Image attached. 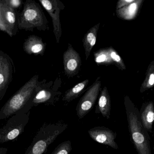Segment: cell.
<instances>
[{"mask_svg":"<svg viewBox=\"0 0 154 154\" xmlns=\"http://www.w3.org/2000/svg\"><path fill=\"white\" fill-rule=\"evenodd\" d=\"M38 75H35L23 86L0 110V120L6 119L18 111L27 108L30 110L32 100L41 82L38 81Z\"/></svg>","mask_w":154,"mask_h":154,"instance_id":"cell-1","label":"cell"},{"mask_svg":"<svg viewBox=\"0 0 154 154\" xmlns=\"http://www.w3.org/2000/svg\"><path fill=\"white\" fill-rule=\"evenodd\" d=\"M125 106L130 137L137 153L152 154L149 134L142 124L139 111L128 100H125Z\"/></svg>","mask_w":154,"mask_h":154,"instance_id":"cell-2","label":"cell"},{"mask_svg":"<svg viewBox=\"0 0 154 154\" xmlns=\"http://www.w3.org/2000/svg\"><path fill=\"white\" fill-rule=\"evenodd\" d=\"M68 127L63 121L45 123L41 127L24 154H43L48 148Z\"/></svg>","mask_w":154,"mask_h":154,"instance_id":"cell-3","label":"cell"},{"mask_svg":"<svg viewBox=\"0 0 154 154\" xmlns=\"http://www.w3.org/2000/svg\"><path fill=\"white\" fill-rule=\"evenodd\" d=\"M18 27L20 30L33 31L48 30L49 22L40 5L32 0H27L22 11L17 16Z\"/></svg>","mask_w":154,"mask_h":154,"instance_id":"cell-4","label":"cell"},{"mask_svg":"<svg viewBox=\"0 0 154 154\" xmlns=\"http://www.w3.org/2000/svg\"><path fill=\"white\" fill-rule=\"evenodd\" d=\"M30 110L23 108L11 116L6 124L0 128V143L15 140L24 132L29 123Z\"/></svg>","mask_w":154,"mask_h":154,"instance_id":"cell-5","label":"cell"},{"mask_svg":"<svg viewBox=\"0 0 154 154\" xmlns=\"http://www.w3.org/2000/svg\"><path fill=\"white\" fill-rule=\"evenodd\" d=\"M100 77H99L78 102L76 111L79 119H82L88 115L94 107L101 91Z\"/></svg>","mask_w":154,"mask_h":154,"instance_id":"cell-6","label":"cell"},{"mask_svg":"<svg viewBox=\"0 0 154 154\" xmlns=\"http://www.w3.org/2000/svg\"><path fill=\"white\" fill-rule=\"evenodd\" d=\"M39 1L51 18L56 42L59 43L62 33L60 13L61 11L65 9V5L60 0H39Z\"/></svg>","mask_w":154,"mask_h":154,"instance_id":"cell-7","label":"cell"},{"mask_svg":"<svg viewBox=\"0 0 154 154\" xmlns=\"http://www.w3.org/2000/svg\"><path fill=\"white\" fill-rule=\"evenodd\" d=\"M42 82L38 87L32 100V107L40 104L46 105H54L59 101L61 93L59 91V86H48Z\"/></svg>","mask_w":154,"mask_h":154,"instance_id":"cell-8","label":"cell"},{"mask_svg":"<svg viewBox=\"0 0 154 154\" xmlns=\"http://www.w3.org/2000/svg\"><path fill=\"white\" fill-rule=\"evenodd\" d=\"M14 68L11 59L0 50V100L5 95L12 80Z\"/></svg>","mask_w":154,"mask_h":154,"instance_id":"cell-9","label":"cell"},{"mask_svg":"<svg viewBox=\"0 0 154 154\" xmlns=\"http://www.w3.org/2000/svg\"><path fill=\"white\" fill-rule=\"evenodd\" d=\"M64 71L68 77H73L79 73L82 65L79 54L69 43L67 49L63 55Z\"/></svg>","mask_w":154,"mask_h":154,"instance_id":"cell-10","label":"cell"},{"mask_svg":"<svg viewBox=\"0 0 154 154\" xmlns=\"http://www.w3.org/2000/svg\"><path fill=\"white\" fill-rule=\"evenodd\" d=\"M1 14L5 32L11 37L15 35L18 28L17 18L14 9L9 5L7 0H1Z\"/></svg>","mask_w":154,"mask_h":154,"instance_id":"cell-11","label":"cell"},{"mask_svg":"<svg viewBox=\"0 0 154 154\" xmlns=\"http://www.w3.org/2000/svg\"><path fill=\"white\" fill-rule=\"evenodd\" d=\"M90 137L100 144L118 149V146L115 142L117 134L110 128L105 127H96L88 131Z\"/></svg>","mask_w":154,"mask_h":154,"instance_id":"cell-12","label":"cell"},{"mask_svg":"<svg viewBox=\"0 0 154 154\" xmlns=\"http://www.w3.org/2000/svg\"><path fill=\"white\" fill-rule=\"evenodd\" d=\"M23 50L29 55H43L46 50V43L42 39L36 35H30L23 43Z\"/></svg>","mask_w":154,"mask_h":154,"instance_id":"cell-13","label":"cell"},{"mask_svg":"<svg viewBox=\"0 0 154 154\" xmlns=\"http://www.w3.org/2000/svg\"><path fill=\"white\" fill-rule=\"evenodd\" d=\"M111 99L107 88L105 86L101 90L98 97L97 105L96 106V114H100L106 119H109L111 111Z\"/></svg>","mask_w":154,"mask_h":154,"instance_id":"cell-14","label":"cell"},{"mask_svg":"<svg viewBox=\"0 0 154 154\" xmlns=\"http://www.w3.org/2000/svg\"><path fill=\"white\" fill-rule=\"evenodd\" d=\"M100 23H98L91 28L86 33L82 39L83 47L85 51L86 60H88L91 52L97 42V33L99 30Z\"/></svg>","mask_w":154,"mask_h":154,"instance_id":"cell-15","label":"cell"},{"mask_svg":"<svg viewBox=\"0 0 154 154\" xmlns=\"http://www.w3.org/2000/svg\"><path fill=\"white\" fill-rule=\"evenodd\" d=\"M140 113L141 122L148 133L152 132L154 123V107L153 104L150 103L142 108Z\"/></svg>","mask_w":154,"mask_h":154,"instance_id":"cell-16","label":"cell"},{"mask_svg":"<svg viewBox=\"0 0 154 154\" xmlns=\"http://www.w3.org/2000/svg\"><path fill=\"white\" fill-rule=\"evenodd\" d=\"M89 82V79L85 80L66 91L62 98V100L69 103L79 97L84 92Z\"/></svg>","mask_w":154,"mask_h":154,"instance_id":"cell-17","label":"cell"},{"mask_svg":"<svg viewBox=\"0 0 154 154\" xmlns=\"http://www.w3.org/2000/svg\"><path fill=\"white\" fill-rule=\"evenodd\" d=\"M94 60L97 66H108L113 64L110 58L107 48L100 49L94 52Z\"/></svg>","mask_w":154,"mask_h":154,"instance_id":"cell-18","label":"cell"},{"mask_svg":"<svg viewBox=\"0 0 154 154\" xmlns=\"http://www.w3.org/2000/svg\"><path fill=\"white\" fill-rule=\"evenodd\" d=\"M72 149L71 142L68 140L59 145L50 154H69Z\"/></svg>","mask_w":154,"mask_h":154,"instance_id":"cell-19","label":"cell"},{"mask_svg":"<svg viewBox=\"0 0 154 154\" xmlns=\"http://www.w3.org/2000/svg\"><path fill=\"white\" fill-rule=\"evenodd\" d=\"M107 49L110 58L113 61V64L116 63L118 66L122 67L123 64H122V61L121 57L117 53L116 50L112 48V47H108Z\"/></svg>","mask_w":154,"mask_h":154,"instance_id":"cell-20","label":"cell"},{"mask_svg":"<svg viewBox=\"0 0 154 154\" xmlns=\"http://www.w3.org/2000/svg\"><path fill=\"white\" fill-rule=\"evenodd\" d=\"M8 3L13 9L18 8L21 5L22 2L20 0H9L8 1Z\"/></svg>","mask_w":154,"mask_h":154,"instance_id":"cell-21","label":"cell"},{"mask_svg":"<svg viewBox=\"0 0 154 154\" xmlns=\"http://www.w3.org/2000/svg\"><path fill=\"white\" fill-rule=\"evenodd\" d=\"M137 5L136 3H132L129 7V12L131 14L134 13L136 9Z\"/></svg>","mask_w":154,"mask_h":154,"instance_id":"cell-22","label":"cell"},{"mask_svg":"<svg viewBox=\"0 0 154 154\" xmlns=\"http://www.w3.org/2000/svg\"><path fill=\"white\" fill-rule=\"evenodd\" d=\"M1 0H0V30L2 31L5 32V29L4 26L2 22V19H1Z\"/></svg>","mask_w":154,"mask_h":154,"instance_id":"cell-23","label":"cell"},{"mask_svg":"<svg viewBox=\"0 0 154 154\" xmlns=\"http://www.w3.org/2000/svg\"><path fill=\"white\" fill-rule=\"evenodd\" d=\"M149 84L151 86H152L154 84V74H151L150 76V79H149Z\"/></svg>","mask_w":154,"mask_h":154,"instance_id":"cell-24","label":"cell"},{"mask_svg":"<svg viewBox=\"0 0 154 154\" xmlns=\"http://www.w3.org/2000/svg\"><path fill=\"white\" fill-rule=\"evenodd\" d=\"M8 149L5 147H0V154H6Z\"/></svg>","mask_w":154,"mask_h":154,"instance_id":"cell-25","label":"cell"}]
</instances>
